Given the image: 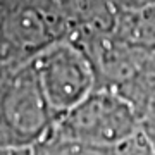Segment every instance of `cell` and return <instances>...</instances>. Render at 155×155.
<instances>
[{"mask_svg": "<svg viewBox=\"0 0 155 155\" xmlns=\"http://www.w3.org/2000/svg\"><path fill=\"white\" fill-rule=\"evenodd\" d=\"M69 124L79 143L117 147L140 136L141 122L131 104L121 93L102 91L79 105Z\"/></svg>", "mask_w": 155, "mask_h": 155, "instance_id": "cell-1", "label": "cell"}]
</instances>
